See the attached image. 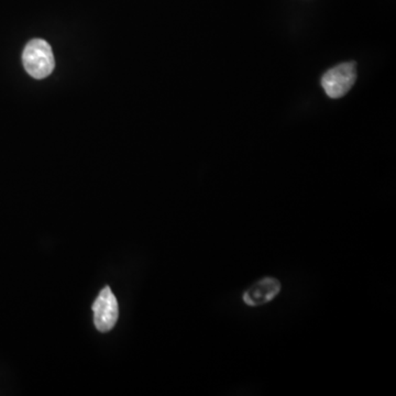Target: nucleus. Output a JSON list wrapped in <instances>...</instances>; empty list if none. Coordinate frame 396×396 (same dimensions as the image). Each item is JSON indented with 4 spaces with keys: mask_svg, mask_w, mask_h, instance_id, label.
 <instances>
[{
    "mask_svg": "<svg viewBox=\"0 0 396 396\" xmlns=\"http://www.w3.org/2000/svg\"><path fill=\"white\" fill-rule=\"evenodd\" d=\"M22 62L29 75L36 80L48 78L55 67V55L47 41L34 39L24 48Z\"/></svg>",
    "mask_w": 396,
    "mask_h": 396,
    "instance_id": "1",
    "label": "nucleus"
},
{
    "mask_svg": "<svg viewBox=\"0 0 396 396\" xmlns=\"http://www.w3.org/2000/svg\"><path fill=\"white\" fill-rule=\"evenodd\" d=\"M357 80V71L355 63H344L328 71L323 76L322 86L330 98L345 96L355 85Z\"/></svg>",
    "mask_w": 396,
    "mask_h": 396,
    "instance_id": "2",
    "label": "nucleus"
},
{
    "mask_svg": "<svg viewBox=\"0 0 396 396\" xmlns=\"http://www.w3.org/2000/svg\"><path fill=\"white\" fill-rule=\"evenodd\" d=\"M94 324L101 332L113 330L118 320L119 309L116 296L106 286L93 304Z\"/></svg>",
    "mask_w": 396,
    "mask_h": 396,
    "instance_id": "3",
    "label": "nucleus"
},
{
    "mask_svg": "<svg viewBox=\"0 0 396 396\" xmlns=\"http://www.w3.org/2000/svg\"><path fill=\"white\" fill-rule=\"evenodd\" d=\"M282 290L280 281L272 276L257 280L242 294V301L250 307L263 306L276 299Z\"/></svg>",
    "mask_w": 396,
    "mask_h": 396,
    "instance_id": "4",
    "label": "nucleus"
}]
</instances>
